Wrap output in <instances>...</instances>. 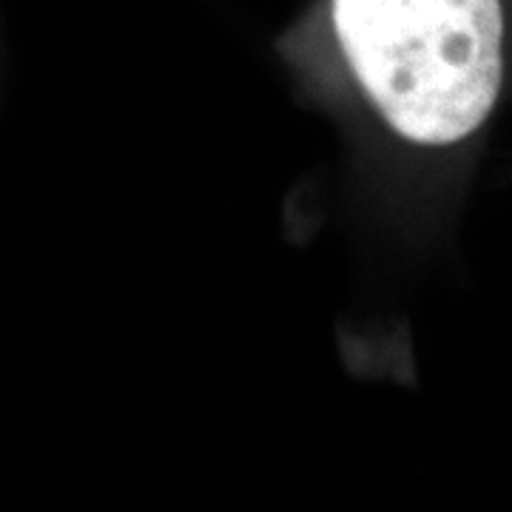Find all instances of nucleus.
I'll return each mask as SVG.
<instances>
[{
  "instance_id": "1",
  "label": "nucleus",
  "mask_w": 512,
  "mask_h": 512,
  "mask_svg": "<svg viewBox=\"0 0 512 512\" xmlns=\"http://www.w3.org/2000/svg\"><path fill=\"white\" fill-rule=\"evenodd\" d=\"M333 29L404 140L450 146L490 117L504 77L501 0H333Z\"/></svg>"
}]
</instances>
